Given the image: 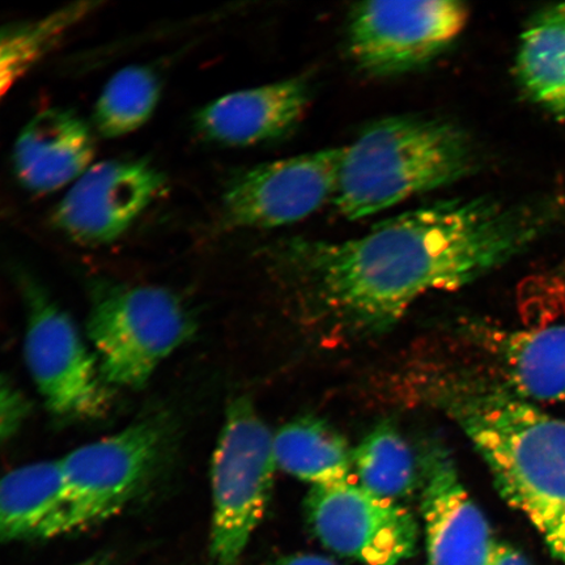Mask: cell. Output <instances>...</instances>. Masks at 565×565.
<instances>
[{
    "label": "cell",
    "instance_id": "cell-17",
    "mask_svg": "<svg viewBox=\"0 0 565 565\" xmlns=\"http://www.w3.org/2000/svg\"><path fill=\"white\" fill-rule=\"evenodd\" d=\"M515 75L530 100L565 118V3L546 7L529 20Z\"/></svg>",
    "mask_w": 565,
    "mask_h": 565
},
{
    "label": "cell",
    "instance_id": "cell-18",
    "mask_svg": "<svg viewBox=\"0 0 565 565\" xmlns=\"http://www.w3.org/2000/svg\"><path fill=\"white\" fill-rule=\"evenodd\" d=\"M278 468L316 486L349 482L353 450L327 422L301 418L286 424L274 435Z\"/></svg>",
    "mask_w": 565,
    "mask_h": 565
},
{
    "label": "cell",
    "instance_id": "cell-24",
    "mask_svg": "<svg viewBox=\"0 0 565 565\" xmlns=\"http://www.w3.org/2000/svg\"><path fill=\"white\" fill-rule=\"evenodd\" d=\"M273 565H339L328 557H322L313 554H298L280 557L279 561Z\"/></svg>",
    "mask_w": 565,
    "mask_h": 565
},
{
    "label": "cell",
    "instance_id": "cell-23",
    "mask_svg": "<svg viewBox=\"0 0 565 565\" xmlns=\"http://www.w3.org/2000/svg\"><path fill=\"white\" fill-rule=\"evenodd\" d=\"M489 565H532L525 555L512 546L499 543Z\"/></svg>",
    "mask_w": 565,
    "mask_h": 565
},
{
    "label": "cell",
    "instance_id": "cell-8",
    "mask_svg": "<svg viewBox=\"0 0 565 565\" xmlns=\"http://www.w3.org/2000/svg\"><path fill=\"white\" fill-rule=\"evenodd\" d=\"M468 20V7L456 0L359 3L350 13L349 52L366 74L409 73L447 51Z\"/></svg>",
    "mask_w": 565,
    "mask_h": 565
},
{
    "label": "cell",
    "instance_id": "cell-12",
    "mask_svg": "<svg viewBox=\"0 0 565 565\" xmlns=\"http://www.w3.org/2000/svg\"><path fill=\"white\" fill-rule=\"evenodd\" d=\"M419 465L429 565H489L499 542L465 489L449 451L429 445Z\"/></svg>",
    "mask_w": 565,
    "mask_h": 565
},
{
    "label": "cell",
    "instance_id": "cell-22",
    "mask_svg": "<svg viewBox=\"0 0 565 565\" xmlns=\"http://www.w3.org/2000/svg\"><path fill=\"white\" fill-rule=\"evenodd\" d=\"M31 408L25 395L9 379L0 376V443L19 433L30 418Z\"/></svg>",
    "mask_w": 565,
    "mask_h": 565
},
{
    "label": "cell",
    "instance_id": "cell-11",
    "mask_svg": "<svg viewBox=\"0 0 565 565\" xmlns=\"http://www.w3.org/2000/svg\"><path fill=\"white\" fill-rule=\"evenodd\" d=\"M166 179L145 160H109L90 167L56 206L53 222L83 245L116 242L157 200Z\"/></svg>",
    "mask_w": 565,
    "mask_h": 565
},
{
    "label": "cell",
    "instance_id": "cell-20",
    "mask_svg": "<svg viewBox=\"0 0 565 565\" xmlns=\"http://www.w3.org/2000/svg\"><path fill=\"white\" fill-rule=\"evenodd\" d=\"M358 483L381 499L395 501L412 494L420 482V465L391 424H381L353 450Z\"/></svg>",
    "mask_w": 565,
    "mask_h": 565
},
{
    "label": "cell",
    "instance_id": "cell-9",
    "mask_svg": "<svg viewBox=\"0 0 565 565\" xmlns=\"http://www.w3.org/2000/svg\"><path fill=\"white\" fill-rule=\"evenodd\" d=\"M306 512L324 547L363 565H398L418 542V524L407 508L352 480L312 487Z\"/></svg>",
    "mask_w": 565,
    "mask_h": 565
},
{
    "label": "cell",
    "instance_id": "cell-1",
    "mask_svg": "<svg viewBox=\"0 0 565 565\" xmlns=\"http://www.w3.org/2000/svg\"><path fill=\"white\" fill-rule=\"evenodd\" d=\"M564 215L557 201L458 198L344 242L289 239L274 250V265L318 321L344 333H379L422 296L457 291L510 263Z\"/></svg>",
    "mask_w": 565,
    "mask_h": 565
},
{
    "label": "cell",
    "instance_id": "cell-13",
    "mask_svg": "<svg viewBox=\"0 0 565 565\" xmlns=\"http://www.w3.org/2000/svg\"><path fill=\"white\" fill-rule=\"evenodd\" d=\"M312 87L303 76L238 90L195 116L201 136L216 145L247 147L287 136L309 108Z\"/></svg>",
    "mask_w": 565,
    "mask_h": 565
},
{
    "label": "cell",
    "instance_id": "cell-7",
    "mask_svg": "<svg viewBox=\"0 0 565 565\" xmlns=\"http://www.w3.org/2000/svg\"><path fill=\"white\" fill-rule=\"evenodd\" d=\"M20 282L26 312L25 363L49 412L67 422L104 418L115 392L95 352L84 343L73 318L38 281L23 278Z\"/></svg>",
    "mask_w": 565,
    "mask_h": 565
},
{
    "label": "cell",
    "instance_id": "cell-5",
    "mask_svg": "<svg viewBox=\"0 0 565 565\" xmlns=\"http://www.w3.org/2000/svg\"><path fill=\"white\" fill-rule=\"evenodd\" d=\"M87 331L106 383L138 391L193 337L195 322L166 288L100 282Z\"/></svg>",
    "mask_w": 565,
    "mask_h": 565
},
{
    "label": "cell",
    "instance_id": "cell-4",
    "mask_svg": "<svg viewBox=\"0 0 565 565\" xmlns=\"http://www.w3.org/2000/svg\"><path fill=\"white\" fill-rule=\"evenodd\" d=\"M172 428L151 414L60 459L63 508L54 536L82 532L122 512L164 466Z\"/></svg>",
    "mask_w": 565,
    "mask_h": 565
},
{
    "label": "cell",
    "instance_id": "cell-19",
    "mask_svg": "<svg viewBox=\"0 0 565 565\" xmlns=\"http://www.w3.org/2000/svg\"><path fill=\"white\" fill-rule=\"evenodd\" d=\"M100 4L70 3L45 17L0 28V100Z\"/></svg>",
    "mask_w": 565,
    "mask_h": 565
},
{
    "label": "cell",
    "instance_id": "cell-14",
    "mask_svg": "<svg viewBox=\"0 0 565 565\" xmlns=\"http://www.w3.org/2000/svg\"><path fill=\"white\" fill-rule=\"evenodd\" d=\"M471 331L515 394L533 404L565 402V324L512 330L480 323Z\"/></svg>",
    "mask_w": 565,
    "mask_h": 565
},
{
    "label": "cell",
    "instance_id": "cell-21",
    "mask_svg": "<svg viewBox=\"0 0 565 565\" xmlns=\"http://www.w3.org/2000/svg\"><path fill=\"white\" fill-rule=\"evenodd\" d=\"M161 84L145 66L126 67L106 84L95 109V124L104 138H119L140 129L157 109Z\"/></svg>",
    "mask_w": 565,
    "mask_h": 565
},
{
    "label": "cell",
    "instance_id": "cell-2",
    "mask_svg": "<svg viewBox=\"0 0 565 565\" xmlns=\"http://www.w3.org/2000/svg\"><path fill=\"white\" fill-rule=\"evenodd\" d=\"M419 386L475 444L501 498L565 565V420L520 397L494 372L437 371Z\"/></svg>",
    "mask_w": 565,
    "mask_h": 565
},
{
    "label": "cell",
    "instance_id": "cell-16",
    "mask_svg": "<svg viewBox=\"0 0 565 565\" xmlns=\"http://www.w3.org/2000/svg\"><path fill=\"white\" fill-rule=\"evenodd\" d=\"M62 508L60 459L0 472V545L54 539Z\"/></svg>",
    "mask_w": 565,
    "mask_h": 565
},
{
    "label": "cell",
    "instance_id": "cell-15",
    "mask_svg": "<svg viewBox=\"0 0 565 565\" xmlns=\"http://www.w3.org/2000/svg\"><path fill=\"white\" fill-rule=\"evenodd\" d=\"M94 157V136L83 119L70 110L49 109L21 131L13 168L21 185L45 194L79 180Z\"/></svg>",
    "mask_w": 565,
    "mask_h": 565
},
{
    "label": "cell",
    "instance_id": "cell-3",
    "mask_svg": "<svg viewBox=\"0 0 565 565\" xmlns=\"http://www.w3.org/2000/svg\"><path fill=\"white\" fill-rule=\"evenodd\" d=\"M477 164V147L462 127L439 118L388 117L344 147L333 200L344 217L359 221L451 185Z\"/></svg>",
    "mask_w": 565,
    "mask_h": 565
},
{
    "label": "cell",
    "instance_id": "cell-10",
    "mask_svg": "<svg viewBox=\"0 0 565 565\" xmlns=\"http://www.w3.org/2000/svg\"><path fill=\"white\" fill-rule=\"evenodd\" d=\"M344 147L266 162L238 174L223 196L235 227L277 228L302 221L333 200Z\"/></svg>",
    "mask_w": 565,
    "mask_h": 565
},
{
    "label": "cell",
    "instance_id": "cell-25",
    "mask_svg": "<svg viewBox=\"0 0 565 565\" xmlns=\"http://www.w3.org/2000/svg\"><path fill=\"white\" fill-rule=\"evenodd\" d=\"M73 565H115V557L109 554H100L88 557L86 561Z\"/></svg>",
    "mask_w": 565,
    "mask_h": 565
},
{
    "label": "cell",
    "instance_id": "cell-6",
    "mask_svg": "<svg viewBox=\"0 0 565 565\" xmlns=\"http://www.w3.org/2000/svg\"><path fill=\"white\" fill-rule=\"evenodd\" d=\"M277 468L274 435L250 399H233L212 457L210 551L215 565L242 562L264 520Z\"/></svg>",
    "mask_w": 565,
    "mask_h": 565
}]
</instances>
